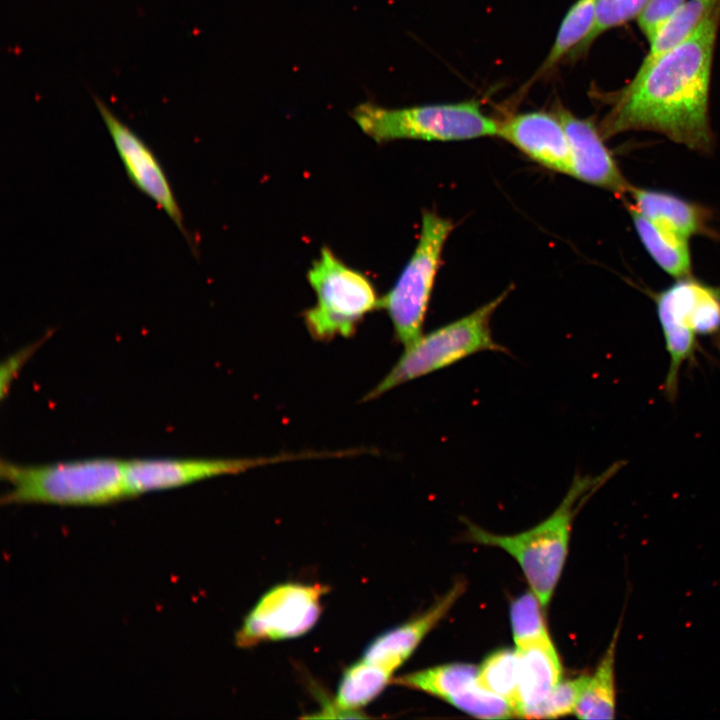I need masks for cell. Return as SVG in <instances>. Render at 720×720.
I'll list each match as a JSON object with an SVG mask.
<instances>
[{"label": "cell", "instance_id": "19", "mask_svg": "<svg viewBox=\"0 0 720 720\" xmlns=\"http://www.w3.org/2000/svg\"><path fill=\"white\" fill-rule=\"evenodd\" d=\"M392 672L364 659L348 666L339 681L335 705L359 717L358 710L379 696L390 683Z\"/></svg>", "mask_w": 720, "mask_h": 720}, {"label": "cell", "instance_id": "8", "mask_svg": "<svg viewBox=\"0 0 720 720\" xmlns=\"http://www.w3.org/2000/svg\"><path fill=\"white\" fill-rule=\"evenodd\" d=\"M453 228L449 219L425 211L412 255L393 287L380 298V308L391 320L394 337L404 347L423 334L442 252Z\"/></svg>", "mask_w": 720, "mask_h": 720}, {"label": "cell", "instance_id": "24", "mask_svg": "<svg viewBox=\"0 0 720 720\" xmlns=\"http://www.w3.org/2000/svg\"><path fill=\"white\" fill-rule=\"evenodd\" d=\"M541 608L533 592L525 593L512 602L510 618L516 648L551 640Z\"/></svg>", "mask_w": 720, "mask_h": 720}, {"label": "cell", "instance_id": "6", "mask_svg": "<svg viewBox=\"0 0 720 720\" xmlns=\"http://www.w3.org/2000/svg\"><path fill=\"white\" fill-rule=\"evenodd\" d=\"M653 298L669 355L663 392L674 401L682 367L695 362L698 338L720 334V288L689 276L676 280Z\"/></svg>", "mask_w": 720, "mask_h": 720}, {"label": "cell", "instance_id": "22", "mask_svg": "<svg viewBox=\"0 0 720 720\" xmlns=\"http://www.w3.org/2000/svg\"><path fill=\"white\" fill-rule=\"evenodd\" d=\"M596 0H577L565 15L555 41L532 82L552 70L588 36L594 20Z\"/></svg>", "mask_w": 720, "mask_h": 720}, {"label": "cell", "instance_id": "27", "mask_svg": "<svg viewBox=\"0 0 720 720\" xmlns=\"http://www.w3.org/2000/svg\"><path fill=\"white\" fill-rule=\"evenodd\" d=\"M685 0H649L638 16V25L650 42Z\"/></svg>", "mask_w": 720, "mask_h": 720}, {"label": "cell", "instance_id": "26", "mask_svg": "<svg viewBox=\"0 0 720 720\" xmlns=\"http://www.w3.org/2000/svg\"><path fill=\"white\" fill-rule=\"evenodd\" d=\"M589 676L560 681L547 697L529 711L526 718H557L575 712Z\"/></svg>", "mask_w": 720, "mask_h": 720}, {"label": "cell", "instance_id": "21", "mask_svg": "<svg viewBox=\"0 0 720 720\" xmlns=\"http://www.w3.org/2000/svg\"><path fill=\"white\" fill-rule=\"evenodd\" d=\"M720 3V0H688L662 26L650 41V50L637 73L645 71L657 58L686 39Z\"/></svg>", "mask_w": 720, "mask_h": 720}, {"label": "cell", "instance_id": "23", "mask_svg": "<svg viewBox=\"0 0 720 720\" xmlns=\"http://www.w3.org/2000/svg\"><path fill=\"white\" fill-rule=\"evenodd\" d=\"M477 682L486 690L508 700L514 707L518 686L516 650L500 649L490 654L478 667Z\"/></svg>", "mask_w": 720, "mask_h": 720}, {"label": "cell", "instance_id": "10", "mask_svg": "<svg viewBox=\"0 0 720 720\" xmlns=\"http://www.w3.org/2000/svg\"><path fill=\"white\" fill-rule=\"evenodd\" d=\"M320 455L321 453H301L258 458L126 460V494L129 497L148 491L179 487L221 475L239 474L263 465Z\"/></svg>", "mask_w": 720, "mask_h": 720}, {"label": "cell", "instance_id": "4", "mask_svg": "<svg viewBox=\"0 0 720 720\" xmlns=\"http://www.w3.org/2000/svg\"><path fill=\"white\" fill-rule=\"evenodd\" d=\"M353 120L375 142L399 139L458 141L497 136L498 121L474 100L388 108L371 101L353 108Z\"/></svg>", "mask_w": 720, "mask_h": 720}, {"label": "cell", "instance_id": "3", "mask_svg": "<svg viewBox=\"0 0 720 720\" xmlns=\"http://www.w3.org/2000/svg\"><path fill=\"white\" fill-rule=\"evenodd\" d=\"M3 503L95 505L127 497L125 461L93 458L42 465L0 463Z\"/></svg>", "mask_w": 720, "mask_h": 720}, {"label": "cell", "instance_id": "15", "mask_svg": "<svg viewBox=\"0 0 720 720\" xmlns=\"http://www.w3.org/2000/svg\"><path fill=\"white\" fill-rule=\"evenodd\" d=\"M518 686L514 713L526 718L561 681V662L552 640L516 648Z\"/></svg>", "mask_w": 720, "mask_h": 720}, {"label": "cell", "instance_id": "13", "mask_svg": "<svg viewBox=\"0 0 720 720\" xmlns=\"http://www.w3.org/2000/svg\"><path fill=\"white\" fill-rule=\"evenodd\" d=\"M497 136L541 166L570 176L569 140L556 114L543 111L515 114L498 122Z\"/></svg>", "mask_w": 720, "mask_h": 720}, {"label": "cell", "instance_id": "7", "mask_svg": "<svg viewBox=\"0 0 720 720\" xmlns=\"http://www.w3.org/2000/svg\"><path fill=\"white\" fill-rule=\"evenodd\" d=\"M316 295L315 304L303 313L304 324L317 341L351 337L364 317L380 308L371 281L349 267L328 247H323L307 273Z\"/></svg>", "mask_w": 720, "mask_h": 720}, {"label": "cell", "instance_id": "20", "mask_svg": "<svg viewBox=\"0 0 720 720\" xmlns=\"http://www.w3.org/2000/svg\"><path fill=\"white\" fill-rule=\"evenodd\" d=\"M478 668L454 663L415 671L396 677L395 684L420 690L449 703L477 683Z\"/></svg>", "mask_w": 720, "mask_h": 720}, {"label": "cell", "instance_id": "18", "mask_svg": "<svg viewBox=\"0 0 720 720\" xmlns=\"http://www.w3.org/2000/svg\"><path fill=\"white\" fill-rule=\"evenodd\" d=\"M620 625L594 673L589 676L575 714L580 719H613L616 712L615 658Z\"/></svg>", "mask_w": 720, "mask_h": 720}, {"label": "cell", "instance_id": "12", "mask_svg": "<svg viewBox=\"0 0 720 720\" xmlns=\"http://www.w3.org/2000/svg\"><path fill=\"white\" fill-rule=\"evenodd\" d=\"M555 114L562 122L569 140L570 176L625 199L631 185L605 145L600 129L591 120L579 118L560 106Z\"/></svg>", "mask_w": 720, "mask_h": 720}, {"label": "cell", "instance_id": "5", "mask_svg": "<svg viewBox=\"0 0 720 720\" xmlns=\"http://www.w3.org/2000/svg\"><path fill=\"white\" fill-rule=\"evenodd\" d=\"M508 291L473 312L438 327L405 346L390 371L363 398L370 401L406 382L484 351L507 352L492 336L491 318Z\"/></svg>", "mask_w": 720, "mask_h": 720}, {"label": "cell", "instance_id": "17", "mask_svg": "<svg viewBox=\"0 0 720 720\" xmlns=\"http://www.w3.org/2000/svg\"><path fill=\"white\" fill-rule=\"evenodd\" d=\"M627 208L641 243L655 263L674 278L689 277L692 265L688 239Z\"/></svg>", "mask_w": 720, "mask_h": 720}, {"label": "cell", "instance_id": "16", "mask_svg": "<svg viewBox=\"0 0 720 720\" xmlns=\"http://www.w3.org/2000/svg\"><path fill=\"white\" fill-rule=\"evenodd\" d=\"M628 206L650 221L687 239L705 230L709 214L703 207L666 191L631 186Z\"/></svg>", "mask_w": 720, "mask_h": 720}, {"label": "cell", "instance_id": "11", "mask_svg": "<svg viewBox=\"0 0 720 720\" xmlns=\"http://www.w3.org/2000/svg\"><path fill=\"white\" fill-rule=\"evenodd\" d=\"M93 99L131 182L169 216L193 247L180 206L154 152L104 102Z\"/></svg>", "mask_w": 720, "mask_h": 720}, {"label": "cell", "instance_id": "28", "mask_svg": "<svg viewBox=\"0 0 720 720\" xmlns=\"http://www.w3.org/2000/svg\"><path fill=\"white\" fill-rule=\"evenodd\" d=\"M31 348H27L23 351H20L16 354H14L12 357H10L2 366V372H1V394L3 395L6 390L8 389V385L12 381L13 377L16 375V371L20 369L21 365L23 364V361L28 357V355L31 353Z\"/></svg>", "mask_w": 720, "mask_h": 720}, {"label": "cell", "instance_id": "14", "mask_svg": "<svg viewBox=\"0 0 720 720\" xmlns=\"http://www.w3.org/2000/svg\"><path fill=\"white\" fill-rule=\"evenodd\" d=\"M464 590V582L456 583L422 615L377 636L364 650L362 659L393 673L409 658Z\"/></svg>", "mask_w": 720, "mask_h": 720}, {"label": "cell", "instance_id": "2", "mask_svg": "<svg viewBox=\"0 0 720 720\" xmlns=\"http://www.w3.org/2000/svg\"><path fill=\"white\" fill-rule=\"evenodd\" d=\"M622 466L615 463L601 475L577 474L557 509L535 527L514 535L488 532L468 521V536L479 544L509 553L520 565L542 607L547 606L566 560L573 518L583 503Z\"/></svg>", "mask_w": 720, "mask_h": 720}, {"label": "cell", "instance_id": "1", "mask_svg": "<svg viewBox=\"0 0 720 720\" xmlns=\"http://www.w3.org/2000/svg\"><path fill=\"white\" fill-rule=\"evenodd\" d=\"M720 3L681 43L622 89L599 127L604 138L652 131L696 152H711L709 89Z\"/></svg>", "mask_w": 720, "mask_h": 720}, {"label": "cell", "instance_id": "25", "mask_svg": "<svg viewBox=\"0 0 720 720\" xmlns=\"http://www.w3.org/2000/svg\"><path fill=\"white\" fill-rule=\"evenodd\" d=\"M649 0H596L594 20L588 36L570 54L582 55L602 33L639 16Z\"/></svg>", "mask_w": 720, "mask_h": 720}, {"label": "cell", "instance_id": "9", "mask_svg": "<svg viewBox=\"0 0 720 720\" xmlns=\"http://www.w3.org/2000/svg\"><path fill=\"white\" fill-rule=\"evenodd\" d=\"M328 587L288 582L266 591L245 617L236 644L250 648L266 641L299 637L320 618L322 597Z\"/></svg>", "mask_w": 720, "mask_h": 720}]
</instances>
